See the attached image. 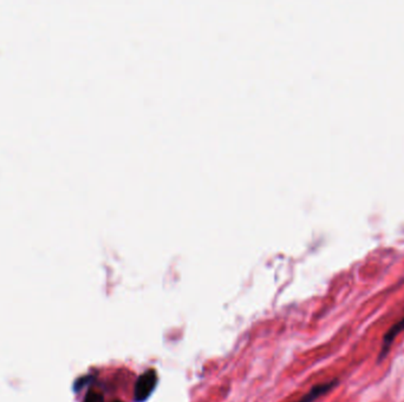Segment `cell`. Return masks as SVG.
I'll use <instances>...</instances> for the list:
<instances>
[{"label": "cell", "instance_id": "6da1fadb", "mask_svg": "<svg viewBox=\"0 0 404 402\" xmlns=\"http://www.w3.org/2000/svg\"><path fill=\"white\" fill-rule=\"evenodd\" d=\"M156 386V373L154 370H149V372L144 373L138 378L137 382H136L135 388V399L136 401L141 402L144 399H147L150 395Z\"/></svg>", "mask_w": 404, "mask_h": 402}, {"label": "cell", "instance_id": "7a4b0ae2", "mask_svg": "<svg viewBox=\"0 0 404 402\" xmlns=\"http://www.w3.org/2000/svg\"><path fill=\"white\" fill-rule=\"evenodd\" d=\"M403 330H404V317L402 320L398 321L397 323H395V325L392 326L388 331H386V334L384 335L383 343H382V351H381V355H380V360H382L383 357H385L386 355H388L389 349H390V347H391L394 340L396 339L397 335Z\"/></svg>", "mask_w": 404, "mask_h": 402}, {"label": "cell", "instance_id": "3957f363", "mask_svg": "<svg viewBox=\"0 0 404 402\" xmlns=\"http://www.w3.org/2000/svg\"><path fill=\"white\" fill-rule=\"evenodd\" d=\"M336 384L337 381H331L324 384H318V386L312 388L310 392L304 396L303 399H300L298 402H313L316 399H318L319 396H322L323 394H325V393H327L330 389H332Z\"/></svg>", "mask_w": 404, "mask_h": 402}, {"label": "cell", "instance_id": "277c9868", "mask_svg": "<svg viewBox=\"0 0 404 402\" xmlns=\"http://www.w3.org/2000/svg\"><path fill=\"white\" fill-rule=\"evenodd\" d=\"M85 402H103V398L101 394H97V393H90L88 396H86ZM119 402V401H115Z\"/></svg>", "mask_w": 404, "mask_h": 402}]
</instances>
